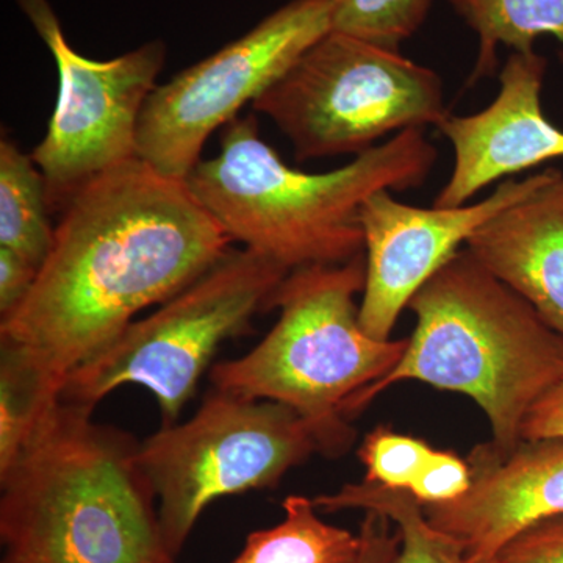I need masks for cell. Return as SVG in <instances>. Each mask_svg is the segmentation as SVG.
Instances as JSON below:
<instances>
[{
	"label": "cell",
	"instance_id": "cell-11",
	"mask_svg": "<svg viewBox=\"0 0 563 563\" xmlns=\"http://www.w3.org/2000/svg\"><path fill=\"white\" fill-rule=\"evenodd\" d=\"M544 176L547 169L523 179L504 180L483 201L453 209L409 206L396 201L387 190L369 196L361 210L366 257L358 309L363 331L376 340H390L415 292L484 222L536 190Z\"/></svg>",
	"mask_w": 563,
	"mask_h": 563
},
{
	"label": "cell",
	"instance_id": "cell-13",
	"mask_svg": "<svg viewBox=\"0 0 563 563\" xmlns=\"http://www.w3.org/2000/svg\"><path fill=\"white\" fill-rule=\"evenodd\" d=\"M466 461L468 492L422 509L463 544L468 561L495 559L518 533L563 515V439L521 440L507 453L479 443Z\"/></svg>",
	"mask_w": 563,
	"mask_h": 563
},
{
	"label": "cell",
	"instance_id": "cell-2",
	"mask_svg": "<svg viewBox=\"0 0 563 563\" xmlns=\"http://www.w3.org/2000/svg\"><path fill=\"white\" fill-rule=\"evenodd\" d=\"M63 401L0 473V563H174L132 435Z\"/></svg>",
	"mask_w": 563,
	"mask_h": 563
},
{
	"label": "cell",
	"instance_id": "cell-18",
	"mask_svg": "<svg viewBox=\"0 0 563 563\" xmlns=\"http://www.w3.org/2000/svg\"><path fill=\"white\" fill-rule=\"evenodd\" d=\"M318 510H363L384 515L401 536L395 563H462L463 544L429 521L422 504L409 490L366 483L344 484L335 493L313 498Z\"/></svg>",
	"mask_w": 563,
	"mask_h": 563
},
{
	"label": "cell",
	"instance_id": "cell-20",
	"mask_svg": "<svg viewBox=\"0 0 563 563\" xmlns=\"http://www.w3.org/2000/svg\"><path fill=\"white\" fill-rule=\"evenodd\" d=\"M433 0H335L332 31L399 51L428 20Z\"/></svg>",
	"mask_w": 563,
	"mask_h": 563
},
{
	"label": "cell",
	"instance_id": "cell-7",
	"mask_svg": "<svg viewBox=\"0 0 563 563\" xmlns=\"http://www.w3.org/2000/svg\"><path fill=\"white\" fill-rule=\"evenodd\" d=\"M290 141L299 162L361 155L448 117L435 70L401 52L340 32L313 44L252 103Z\"/></svg>",
	"mask_w": 563,
	"mask_h": 563
},
{
	"label": "cell",
	"instance_id": "cell-23",
	"mask_svg": "<svg viewBox=\"0 0 563 563\" xmlns=\"http://www.w3.org/2000/svg\"><path fill=\"white\" fill-rule=\"evenodd\" d=\"M495 559L499 563H563V515L518 533Z\"/></svg>",
	"mask_w": 563,
	"mask_h": 563
},
{
	"label": "cell",
	"instance_id": "cell-15",
	"mask_svg": "<svg viewBox=\"0 0 563 563\" xmlns=\"http://www.w3.org/2000/svg\"><path fill=\"white\" fill-rule=\"evenodd\" d=\"M65 380L31 347L0 339V473L62 402Z\"/></svg>",
	"mask_w": 563,
	"mask_h": 563
},
{
	"label": "cell",
	"instance_id": "cell-24",
	"mask_svg": "<svg viewBox=\"0 0 563 563\" xmlns=\"http://www.w3.org/2000/svg\"><path fill=\"white\" fill-rule=\"evenodd\" d=\"M38 273L20 254L0 246V317H9L27 299Z\"/></svg>",
	"mask_w": 563,
	"mask_h": 563
},
{
	"label": "cell",
	"instance_id": "cell-26",
	"mask_svg": "<svg viewBox=\"0 0 563 563\" xmlns=\"http://www.w3.org/2000/svg\"><path fill=\"white\" fill-rule=\"evenodd\" d=\"M563 439V379L532 407L521 440Z\"/></svg>",
	"mask_w": 563,
	"mask_h": 563
},
{
	"label": "cell",
	"instance_id": "cell-22",
	"mask_svg": "<svg viewBox=\"0 0 563 563\" xmlns=\"http://www.w3.org/2000/svg\"><path fill=\"white\" fill-rule=\"evenodd\" d=\"M472 485L468 461L451 451L433 450L409 492L422 506L444 504L461 498Z\"/></svg>",
	"mask_w": 563,
	"mask_h": 563
},
{
	"label": "cell",
	"instance_id": "cell-27",
	"mask_svg": "<svg viewBox=\"0 0 563 563\" xmlns=\"http://www.w3.org/2000/svg\"><path fill=\"white\" fill-rule=\"evenodd\" d=\"M462 563H499L498 559H488V561H468V559H463Z\"/></svg>",
	"mask_w": 563,
	"mask_h": 563
},
{
	"label": "cell",
	"instance_id": "cell-4",
	"mask_svg": "<svg viewBox=\"0 0 563 563\" xmlns=\"http://www.w3.org/2000/svg\"><path fill=\"white\" fill-rule=\"evenodd\" d=\"M407 309L417 325L401 361L352 399L354 420L404 380L461 393L479 406L499 453L521 442L526 417L563 379V335L472 252H455L415 292Z\"/></svg>",
	"mask_w": 563,
	"mask_h": 563
},
{
	"label": "cell",
	"instance_id": "cell-10",
	"mask_svg": "<svg viewBox=\"0 0 563 563\" xmlns=\"http://www.w3.org/2000/svg\"><path fill=\"white\" fill-rule=\"evenodd\" d=\"M16 3L57 66V103L31 155L52 210L63 209L88 181L136 157L141 113L168 49L152 40L111 60H91L70 46L49 0Z\"/></svg>",
	"mask_w": 563,
	"mask_h": 563
},
{
	"label": "cell",
	"instance_id": "cell-16",
	"mask_svg": "<svg viewBox=\"0 0 563 563\" xmlns=\"http://www.w3.org/2000/svg\"><path fill=\"white\" fill-rule=\"evenodd\" d=\"M284 520L247 536L231 563H355L361 532L325 523L313 499L290 495L282 503Z\"/></svg>",
	"mask_w": 563,
	"mask_h": 563
},
{
	"label": "cell",
	"instance_id": "cell-14",
	"mask_svg": "<svg viewBox=\"0 0 563 563\" xmlns=\"http://www.w3.org/2000/svg\"><path fill=\"white\" fill-rule=\"evenodd\" d=\"M496 279L563 335V172L484 222L465 243Z\"/></svg>",
	"mask_w": 563,
	"mask_h": 563
},
{
	"label": "cell",
	"instance_id": "cell-8",
	"mask_svg": "<svg viewBox=\"0 0 563 563\" xmlns=\"http://www.w3.org/2000/svg\"><path fill=\"white\" fill-rule=\"evenodd\" d=\"M314 453L312 431L290 407L214 388L190 420L163 424L140 442L169 553L180 554L210 504L272 490Z\"/></svg>",
	"mask_w": 563,
	"mask_h": 563
},
{
	"label": "cell",
	"instance_id": "cell-21",
	"mask_svg": "<svg viewBox=\"0 0 563 563\" xmlns=\"http://www.w3.org/2000/svg\"><path fill=\"white\" fill-rule=\"evenodd\" d=\"M433 448L424 440L379 426L363 439L358 459L365 466L366 483L409 490L431 457Z\"/></svg>",
	"mask_w": 563,
	"mask_h": 563
},
{
	"label": "cell",
	"instance_id": "cell-9",
	"mask_svg": "<svg viewBox=\"0 0 563 563\" xmlns=\"http://www.w3.org/2000/svg\"><path fill=\"white\" fill-rule=\"evenodd\" d=\"M335 0H290L220 51L157 85L141 113L136 157L187 180L207 140L239 118L332 32Z\"/></svg>",
	"mask_w": 563,
	"mask_h": 563
},
{
	"label": "cell",
	"instance_id": "cell-1",
	"mask_svg": "<svg viewBox=\"0 0 563 563\" xmlns=\"http://www.w3.org/2000/svg\"><path fill=\"white\" fill-rule=\"evenodd\" d=\"M62 211L31 295L2 318L0 339L65 377L231 251L187 181L139 157L88 181Z\"/></svg>",
	"mask_w": 563,
	"mask_h": 563
},
{
	"label": "cell",
	"instance_id": "cell-17",
	"mask_svg": "<svg viewBox=\"0 0 563 563\" xmlns=\"http://www.w3.org/2000/svg\"><path fill=\"white\" fill-rule=\"evenodd\" d=\"M46 181L31 154L0 140V246L41 268L55 239Z\"/></svg>",
	"mask_w": 563,
	"mask_h": 563
},
{
	"label": "cell",
	"instance_id": "cell-5",
	"mask_svg": "<svg viewBox=\"0 0 563 563\" xmlns=\"http://www.w3.org/2000/svg\"><path fill=\"white\" fill-rule=\"evenodd\" d=\"M365 252L339 265L292 269L274 292L279 318L254 350L210 369L214 388L284 404L312 431L320 454L339 457L355 442L347 407L393 372L409 339L363 331L355 302L365 290Z\"/></svg>",
	"mask_w": 563,
	"mask_h": 563
},
{
	"label": "cell",
	"instance_id": "cell-12",
	"mask_svg": "<svg viewBox=\"0 0 563 563\" xmlns=\"http://www.w3.org/2000/svg\"><path fill=\"white\" fill-rule=\"evenodd\" d=\"M548 60L536 51L510 52L499 73V92L487 109L448 114L439 131L454 151L450 180L435 207H462L488 185L563 158V131L544 117Z\"/></svg>",
	"mask_w": 563,
	"mask_h": 563
},
{
	"label": "cell",
	"instance_id": "cell-3",
	"mask_svg": "<svg viewBox=\"0 0 563 563\" xmlns=\"http://www.w3.org/2000/svg\"><path fill=\"white\" fill-rule=\"evenodd\" d=\"M424 129H409L329 173H302L263 141L254 114L221 133L217 157L187 185L231 242L285 268L339 265L365 252L361 210L377 191L420 188L435 166Z\"/></svg>",
	"mask_w": 563,
	"mask_h": 563
},
{
	"label": "cell",
	"instance_id": "cell-25",
	"mask_svg": "<svg viewBox=\"0 0 563 563\" xmlns=\"http://www.w3.org/2000/svg\"><path fill=\"white\" fill-rule=\"evenodd\" d=\"M393 526L384 515L365 512L361 526L362 550L355 563H395L401 536Z\"/></svg>",
	"mask_w": 563,
	"mask_h": 563
},
{
	"label": "cell",
	"instance_id": "cell-19",
	"mask_svg": "<svg viewBox=\"0 0 563 563\" xmlns=\"http://www.w3.org/2000/svg\"><path fill=\"white\" fill-rule=\"evenodd\" d=\"M477 36L473 81L492 76L499 47L533 51L542 36L563 44V0H450Z\"/></svg>",
	"mask_w": 563,
	"mask_h": 563
},
{
	"label": "cell",
	"instance_id": "cell-6",
	"mask_svg": "<svg viewBox=\"0 0 563 563\" xmlns=\"http://www.w3.org/2000/svg\"><path fill=\"white\" fill-rule=\"evenodd\" d=\"M288 273L258 252L229 251L157 312L131 322L109 346L73 369L63 401L95 409L111 391L139 385L157 399L163 422L173 424L218 347L246 331L255 313L269 310Z\"/></svg>",
	"mask_w": 563,
	"mask_h": 563
}]
</instances>
